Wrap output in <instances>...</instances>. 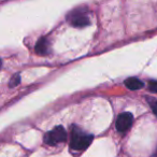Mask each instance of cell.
Listing matches in <instances>:
<instances>
[{
  "instance_id": "cell-4",
  "label": "cell",
  "mask_w": 157,
  "mask_h": 157,
  "mask_svg": "<svg viewBox=\"0 0 157 157\" xmlns=\"http://www.w3.org/2000/svg\"><path fill=\"white\" fill-rule=\"evenodd\" d=\"M133 116L129 112H124V113L120 114L116 120V129L120 132H125L127 131L132 125Z\"/></svg>"
},
{
  "instance_id": "cell-7",
  "label": "cell",
  "mask_w": 157,
  "mask_h": 157,
  "mask_svg": "<svg viewBox=\"0 0 157 157\" xmlns=\"http://www.w3.org/2000/svg\"><path fill=\"white\" fill-rule=\"evenodd\" d=\"M147 102L150 105L151 109H152L153 113L157 116V99L156 98H153V97H148L147 98Z\"/></svg>"
},
{
  "instance_id": "cell-3",
  "label": "cell",
  "mask_w": 157,
  "mask_h": 157,
  "mask_svg": "<svg viewBox=\"0 0 157 157\" xmlns=\"http://www.w3.org/2000/svg\"><path fill=\"white\" fill-rule=\"evenodd\" d=\"M66 138H67V132L65 128L63 126H56L44 136V143L48 145H56L59 142L65 141Z\"/></svg>"
},
{
  "instance_id": "cell-9",
  "label": "cell",
  "mask_w": 157,
  "mask_h": 157,
  "mask_svg": "<svg viewBox=\"0 0 157 157\" xmlns=\"http://www.w3.org/2000/svg\"><path fill=\"white\" fill-rule=\"evenodd\" d=\"M147 87L152 93H157V81H150Z\"/></svg>"
},
{
  "instance_id": "cell-5",
  "label": "cell",
  "mask_w": 157,
  "mask_h": 157,
  "mask_svg": "<svg viewBox=\"0 0 157 157\" xmlns=\"http://www.w3.org/2000/svg\"><path fill=\"white\" fill-rule=\"evenodd\" d=\"M124 84H125V86L130 90H141L144 86V83L138 78H128L127 80H125Z\"/></svg>"
},
{
  "instance_id": "cell-1",
  "label": "cell",
  "mask_w": 157,
  "mask_h": 157,
  "mask_svg": "<svg viewBox=\"0 0 157 157\" xmlns=\"http://www.w3.org/2000/svg\"><path fill=\"white\" fill-rule=\"evenodd\" d=\"M93 141V136L87 135V133L82 132L78 129H74L71 136V141H70V146L72 150L75 151H83L90 146V144Z\"/></svg>"
},
{
  "instance_id": "cell-8",
  "label": "cell",
  "mask_w": 157,
  "mask_h": 157,
  "mask_svg": "<svg viewBox=\"0 0 157 157\" xmlns=\"http://www.w3.org/2000/svg\"><path fill=\"white\" fill-rule=\"evenodd\" d=\"M20 82H21L20 75H18V74H16V75H14L13 78H11V81H10V83H9L10 87H14V86H16L17 84H20Z\"/></svg>"
},
{
  "instance_id": "cell-2",
  "label": "cell",
  "mask_w": 157,
  "mask_h": 157,
  "mask_svg": "<svg viewBox=\"0 0 157 157\" xmlns=\"http://www.w3.org/2000/svg\"><path fill=\"white\" fill-rule=\"evenodd\" d=\"M68 22L74 27H85L90 25V17L86 15V12L82 9H75L68 14Z\"/></svg>"
},
{
  "instance_id": "cell-6",
  "label": "cell",
  "mask_w": 157,
  "mask_h": 157,
  "mask_svg": "<svg viewBox=\"0 0 157 157\" xmlns=\"http://www.w3.org/2000/svg\"><path fill=\"white\" fill-rule=\"evenodd\" d=\"M36 53L39 55H46L48 51V42L45 38H41L36 44Z\"/></svg>"
}]
</instances>
